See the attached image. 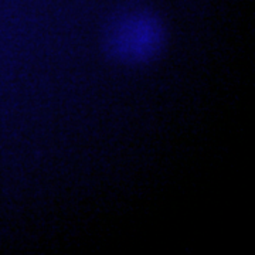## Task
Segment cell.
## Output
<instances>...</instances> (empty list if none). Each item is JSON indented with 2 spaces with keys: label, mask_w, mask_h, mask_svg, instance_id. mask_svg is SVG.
Wrapping results in <instances>:
<instances>
[{
  "label": "cell",
  "mask_w": 255,
  "mask_h": 255,
  "mask_svg": "<svg viewBox=\"0 0 255 255\" xmlns=\"http://www.w3.org/2000/svg\"><path fill=\"white\" fill-rule=\"evenodd\" d=\"M160 26L146 17H130L111 31L112 54L124 61H146L162 46Z\"/></svg>",
  "instance_id": "6da1fadb"
}]
</instances>
